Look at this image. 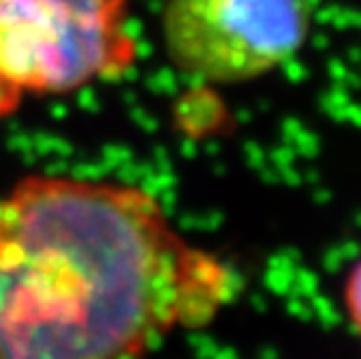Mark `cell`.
<instances>
[{
  "mask_svg": "<svg viewBox=\"0 0 361 359\" xmlns=\"http://www.w3.org/2000/svg\"><path fill=\"white\" fill-rule=\"evenodd\" d=\"M345 310H348L352 327L361 336V257L350 269L348 280H345Z\"/></svg>",
  "mask_w": 361,
  "mask_h": 359,
  "instance_id": "cell-4",
  "label": "cell"
},
{
  "mask_svg": "<svg viewBox=\"0 0 361 359\" xmlns=\"http://www.w3.org/2000/svg\"><path fill=\"white\" fill-rule=\"evenodd\" d=\"M235 287L142 185L28 173L0 194V359H145Z\"/></svg>",
  "mask_w": 361,
  "mask_h": 359,
  "instance_id": "cell-1",
  "label": "cell"
},
{
  "mask_svg": "<svg viewBox=\"0 0 361 359\" xmlns=\"http://www.w3.org/2000/svg\"><path fill=\"white\" fill-rule=\"evenodd\" d=\"M312 0H166L161 42L171 66L203 87L255 82L305 47Z\"/></svg>",
  "mask_w": 361,
  "mask_h": 359,
  "instance_id": "cell-3",
  "label": "cell"
},
{
  "mask_svg": "<svg viewBox=\"0 0 361 359\" xmlns=\"http://www.w3.org/2000/svg\"><path fill=\"white\" fill-rule=\"evenodd\" d=\"M133 0H0V121L133 71Z\"/></svg>",
  "mask_w": 361,
  "mask_h": 359,
  "instance_id": "cell-2",
  "label": "cell"
}]
</instances>
